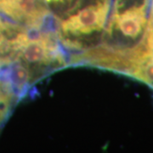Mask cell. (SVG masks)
<instances>
[{
    "mask_svg": "<svg viewBox=\"0 0 153 153\" xmlns=\"http://www.w3.org/2000/svg\"><path fill=\"white\" fill-rule=\"evenodd\" d=\"M45 2L54 19H56L71 10L78 0H45Z\"/></svg>",
    "mask_w": 153,
    "mask_h": 153,
    "instance_id": "8992f818",
    "label": "cell"
},
{
    "mask_svg": "<svg viewBox=\"0 0 153 153\" xmlns=\"http://www.w3.org/2000/svg\"><path fill=\"white\" fill-rule=\"evenodd\" d=\"M106 70L153 90V0H120L106 35Z\"/></svg>",
    "mask_w": 153,
    "mask_h": 153,
    "instance_id": "6da1fadb",
    "label": "cell"
},
{
    "mask_svg": "<svg viewBox=\"0 0 153 153\" xmlns=\"http://www.w3.org/2000/svg\"><path fill=\"white\" fill-rule=\"evenodd\" d=\"M32 31L0 15V76L11 81L13 71Z\"/></svg>",
    "mask_w": 153,
    "mask_h": 153,
    "instance_id": "5b68a950",
    "label": "cell"
},
{
    "mask_svg": "<svg viewBox=\"0 0 153 153\" xmlns=\"http://www.w3.org/2000/svg\"><path fill=\"white\" fill-rule=\"evenodd\" d=\"M0 80H1V76H0Z\"/></svg>",
    "mask_w": 153,
    "mask_h": 153,
    "instance_id": "52a82bcc",
    "label": "cell"
},
{
    "mask_svg": "<svg viewBox=\"0 0 153 153\" xmlns=\"http://www.w3.org/2000/svg\"><path fill=\"white\" fill-rule=\"evenodd\" d=\"M68 59L54 27L33 30L12 73V82L24 98L40 80L68 67Z\"/></svg>",
    "mask_w": 153,
    "mask_h": 153,
    "instance_id": "3957f363",
    "label": "cell"
},
{
    "mask_svg": "<svg viewBox=\"0 0 153 153\" xmlns=\"http://www.w3.org/2000/svg\"><path fill=\"white\" fill-rule=\"evenodd\" d=\"M0 15L29 30L54 27L45 0H0Z\"/></svg>",
    "mask_w": 153,
    "mask_h": 153,
    "instance_id": "277c9868",
    "label": "cell"
},
{
    "mask_svg": "<svg viewBox=\"0 0 153 153\" xmlns=\"http://www.w3.org/2000/svg\"><path fill=\"white\" fill-rule=\"evenodd\" d=\"M111 0H78L71 10L54 19V29L67 55L68 65L94 49L106 26Z\"/></svg>",
    "mask_w": 153,
    "mask_h": 153,
    "instance_id": "7a4b0ae2",
    "label": "cell"
}]
</instances>
